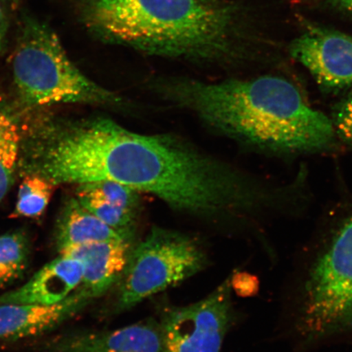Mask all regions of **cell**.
<instances>
[{"mask_svg": "<svg viewBox=\"0 0 352 352\" xmlns=\"http://www.w3.org/2000/svg\"><path fill=\"white\" fill-rule=\"evenodd\" d=\"M25 174L58 186L113 182L156 197L177 212L230 221L270 208V186L175 133L145 134L109 118L48 122L22 142Z\"/></svg>", "mask_w": 352, "mask_h": 352, "instance_id": "1", "label": "cell"}, {"mask_svg": "<svg viewBox=\"0 0 352 352\" xmlns=\"http://www.w3.org/2000/svg\"><path fill=\"white\" fill-rule=\"evenodd\" d=\"M140 86L161 102L190 113L214 134L246 147L314 153L328 151L337 142L331 118L280 76L215 82L158 76Z\"/></svg>", "mask_w": 352, "mask_h": 352, "instance_id": "2", "label": "cell"}, {"mask_svg": "<svg viewBox=\"0 0 352 352\" xmlns=\"http://www.w3.org/2000/svg\"><path fill=\"white\" fill-rule=\"evenodd\" d=\"M79 16L104 43L142 54L230 68L249 59L230 8L201 0H77Z\"/></svg>", "mask_w": 352, "mask_h": 352, "instance_id": "3", "label": "cell"}, {"mask_svg": "<svg viewBox=\"0 0 352 352\" xmlns=\"http://www.w3.org/2000/svg\"><path fill=\"white\" fill-rule=\"evenodd\" d=\"M12 72L21 100L30 107L82 104L124 113L138 111V105L129 98L80 72L66 54L54 30L32 16L21 21Z\"/></svg>", "mask_w": 352, "mask_h": 352, "instance_id": "4", "label": "cell"}, {"mask_svg": "<svg viewBox=\"0 0 352 352\" xmlns=\"http://www.w3.org/2000/svg\"><path fill=\"white\" fill-rule=\"evenodd\" d=\"M204 245L182 232L154 226L132 248L120 280L113 314L129 311L144 299L177 285L208 266Z\"/></svg>", "mask_w": 352, "mask_h": 352, "instance_id": "5", "label": "cell"}, {"mask_svg": "<svg viewBox=\"0 0 352 352\" xmlns=\"http://www.w3.org/2000/svg\"><path fill=\"white\" fill-rule=\"evenodd\" d=\"M299 321L307 340L352 331V217L312 266L303 289Z\"/></svg>", "mask_w": 352, "mask_h": 352, "instance_id": "6", "label": "cell"}, {"mask_svg": "<svg viewBox=\"0 0 352 352\" xmlns=\"http://www.w3.org/2000/svg\"><path fill=\"white\" fill-rule=\"evenodd\" d=\"M232 289L230 276L201 300L166 308L164 352H220L232 320Z\"/></svg>", "mask_w": 352, "mask_h": 352, "instance_id": "7", "label": "cell"}, {"mask_svg": "<svg viewBox=\"0 0 352 352\" xmlns=\"http://www.w3.org/2000/svg\"><path fill=\"white\" fill-rule=\"evenodd\" d=\"M289 52L321 89L333 94L352 86V35L311 28L294 39Z\"/></svg>", "mask_w": 352, "mask_h": 352, "instance_id": "8", "label": "cell"}, {"mask_svg": "<svg viewBox=\"0 0 352 352\" xmlns=\"http://www.w3.org/2000/svg\"><path fill=\"white\" fill-rule=\"evenodd\" d=\"M43 352H164L160 321L153 318L117 329L79 331L57 336Z\"/></svg>", "mask_w": 352, "mask_h": 352, "instance_id": "9", "label": "cell"}, {"mask_svg": "<svg viewBox=\"0 0 352 352\" xmlns=\"http://www.w3.org/2000/svg\"><path fill=\"white\" fill-rule=\"evenodd\" d=\"M131 243L124 239L92 242L74 246L60 254L82 263V279L78 289L92 302L120 280L129 263Z\"/></svg>", "mask_w": 352, "mask_h": 352, "instance_id": "10", "label": "cell"}, {"mask_svg": "<svg viewBox=\"0 0 352 352\" xmlns=\"http://www.w3.org/2000/svg\"><path fill=\"white\" fill-rule=\"evenodd\" d=\"M91 301L77 289L55 305H0V341H16L41 336L60 327Z\"/></svg>", "mask_w": 352, "mask_h": 352, "instance_id": "11", "label": "cell"}, {"mask_svg": "<svg viewBox=\"0 0 352 352\" xmlns=\"http://www.w3.org/2000/svg\"><path fill=\"white\" fill-rule=\"evenodd\" d=\"M82 275L80 261L60 254L20 288L2 294L0 305H57L76 292L81 284Z\"/></svg>", "mask_w": 352, "mask_h": 352, "instance_id": "12", "label": "cell"}, {"mask_svg": "<svg viewBox=\"0 0 352 352\" xmlns=\"http://www.w3.org/2000/svg\"><path fill=\"white\" fill-rule=\"evenodd\" d=\"M120 239L127 240L87 210L76 197L70 198L61 208L54 231L59 253L92 242Z\"/></svg>", "mask_w": 352, "mask_h": 352, "instance_id": "13", "label": "cell"}, {"mask_svg": "<svg viewBox=\"0 0 352 352\" xmlns=\"http://www.w3.org/2000/svg\"><path fill=\"white\" fill-rule=\"evenodd\" d=\"M21 145L19 120L7 105L0 103V201L7 195L14 180Z\"/></svg>", "mask_w": 352, "mask_h": 352, "instance_id": "14", "label": "cell"}, {"mask_svg": "<svg viewBox=\"0 0 352 352\" xmlns=\"http://www.w3.org/2000/svg\"><path fill=\"white\" fill-rule=\"evenodd\" d=\"M32 243L25 230H17L0 235V287L21 278L28 270Z\"/></svg>", "mask_w": 352, "mask_h": 352, "instance_id": "15", "label": "cell"}, {"mask_svg": "<svg viewBox=\"0 0 352 352\" xmlns=\"http://www.w3.org/2000/svg\"><path fill=\"white\" fill-rule=\"evenodd\" d=\"M56 184L43 176L25 174L21 184L12 218L38 219L45 212Z\"/></svg>", "mask_w": 352, "mask_h": 352, "instance_id": "16", "label": "cell"}, {"mask_svg": "<svg viewBox=\"0 0 352 352\" xmlns=\"http://www.w3.org/2000/svg\"><path fill=\"white\" fill-rule=\"evenodd\" d=\"M80 204L109 227L133 241L138 213L114 205L103 198L78 188L76 197Z\"/></svg>", "mask_w": 352, "mask_h": 352, "instance_id": "17", "label": "cell"}, {"mask_svg": "<svg viewBox=\"0 0 352 352\" xmlns=\"http://www.w3.org/2000/svg\"><path fill=\"white\" fill-rule=\"evenodd\" d=\"M78 188L135 213L139 214L142 208L140 192L125 184L113 182H98L79 184Z\"/></svg>", "mask_w": 352, "mask_h": 352, "instance_id": "18", "label": "cell"}, {"mask_svg": "<svg viewBox=\"0 0 352 352\" xmlns=\"http://www.w3.org/2000/svg\"><path fill=\"white\" fill-rule=\"evenodd\" d=\"M332 122L338 138L352 147V86L338 105Z\"/></svg>", "mask_w": 352, "mask_h": 352, "instance_id": "19", "label": "cell"}, {"mask_svg": "<svg viewBox=\"0 0 352 352\" xmlns=\"http://www.w3.org/2000/svg\"><path fill=\"white\" fill-rule=\"evenodd\" d=\"M8 28H10V21H8L6 8L0 2V52L6 45Z\"/></svg>", "mask_w": 352, "mask_h": 352, "instance_id": "20", "label": "cell"}, {"mask_svg": "<svg viewBox=\"0 0 352 352\" xmlns=\"http://www.w3.org/2000/svg\"><path fill=\"white\" fill-rule=\"evenodd\" d=\"M340 3L347 11L352 13V0H340Z\"/></svg>", "mask_w": 352, "mask_h": 352, "instance_id": "21", "label": "cell"}, {"mask_svg": "<svg viewBox=\"0 0 352 352\" xmlns=\"http://www.w3.org/2000/svg\"><path fill=\"white\" fill-rule=\"evenodd\" d=\"M7 1L12 7L16 6L17 3H19V0H7Z\"/></svg>", "mask_w": 352, "mask_h": 352, "instance_id": "22", "label": "cell"}, {"mask_svg": "<svg viewBox=\"0 0 352 352\" xmlns=\"http://www.w3.org/2000/svg\"><path fill=\"white\" fill-rule=\"evenodd\" d=\"M201 1L204 3H214L217 0H201Z\"/></svg>", "mask_w": 352, "mask_h": 352, "instance_id": "23", "label": "cell"}]
</instances>
